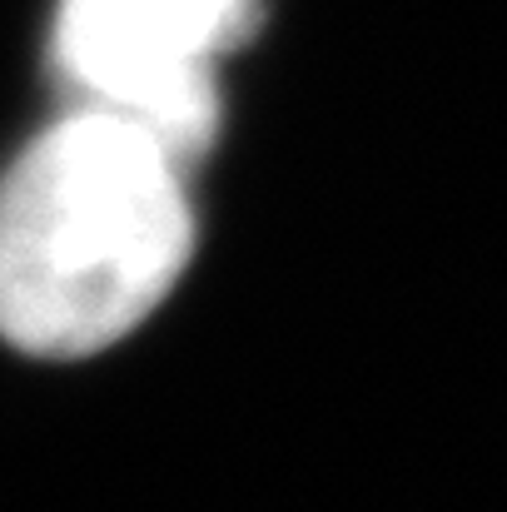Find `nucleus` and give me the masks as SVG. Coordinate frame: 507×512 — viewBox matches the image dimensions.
<instances>
[{"label":"nucleus","instance_id":"1","mask_svg":"<svg viewBox=\"0 0 507 512\" xmlns=\"http://www.w3.org/2000/svg\"><path fill=\"white\" fill-rule=\"evenodd\" d=\"M189 249L184 165L145 125L80 105L0 174V339L100 353L165 304Z\"/></svg>","mask_w":507,"mask_h":512},{"label":"nucleus","instance_id":"2","mask_svg":"<svg viewBox=\"0 0 507 512\" xmlns=\"http://www.w3.org/2000/svg\"><path fill=\"white\" fill-rule=\"evenodd\" d=\"M254 25L259 0H60L55 65L85 105L145 125L194 165L219 130L214 60Z\"/></svg>","mask_w":507,"mask_h":512}]
</instances>
